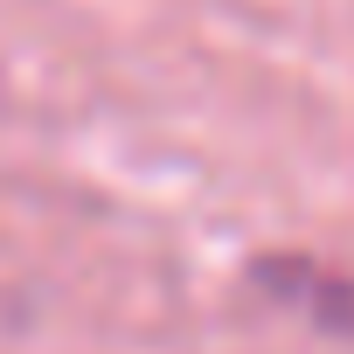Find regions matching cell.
<instances>
[{
  "label": "cell",
  "instance_id": "1",
  "mask_svg": "<svg viewBox=\"0 0 354 354\" xmlns=\"http://www.w3.org/2000/svg\"><path fill=\"white\" fill-rule=\"evenodd\" d=\"M257 285L292 299L306 319H319L333 333H354V278L347 271H326V264H306V257H271V264H257Z\"/></svg>",
  "mask_w": 354,
  "mask_h": 354
}]
</instances>
